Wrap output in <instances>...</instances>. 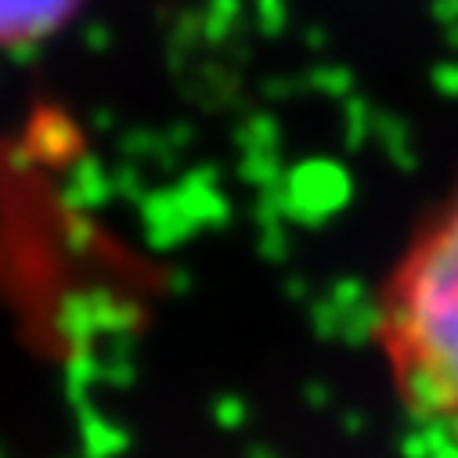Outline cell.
<instances>
[{"label":"cell","instance_id":"7a4b0ae2","mask_svg":"<svg viewBox=\"0 0 458 458\" xmlns=\"http://www.w3.org/2000/svg\"><path fill=\"white\" fill-rule=\"evenodd\" d=\"M83 0H0V51H22L62 33Z\"/></svg>","mask_w":458,"mask_h":458},{"label":"cell","instance_id":"6da1fadb","mask_svg":"<svg viewBox=\"0 0 458 458\" xmlns=\"http://www.w3.org/2000/svg\"><path fill=\"white\" fill-rule=\"evenodd\" d=\"M372 343L401 408L458 444V177L386 267Z\"/></svg>","mask_w":458,"mask_h":458}]
</instances>
